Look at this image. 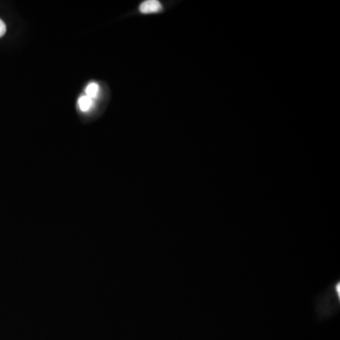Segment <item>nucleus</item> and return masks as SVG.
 Returning <instances> with one entry per match:
<instances>
[{"instance_id": "obj_3", "label": "nucleus", "mask_w": 340, "mask_h": 340, "mask_svg": "<svg viewBox=\"0 0 340 340\" xmlns=\"http://www.w3.org/2000/svg\"><path fill=\"white\" fill-rule=\"evenodd\" d=\"M79 107L82 112H88L94 107V99L89 96H82L79 98Z\"/></svg>"}, {"instance_id": "obj_2", "label": "nucleus", "mask_w": 340, "mask_h": 340, "mask_svg": "<svg viewBox=\"0 0 340 340\" xmlns=\"http://www.w3.org/2000/svg\"><path fill=\"white\" fill-rule=\"evenodd\" d=\"M139 9L142 13L147 14V13H159L160 11H162L163 6L157 0H147L142 3Z\"/></svg>"}, {"instance_id": "obj_1", "label": "nucleus", "mask_w": 340, "mask_h": 340, "mask_svg": "<svg viewBox=\"0 0 340 340\" xmlns=\"http://www.w3.org/2000/svg\"><path fill=\"white\" fill-rule=\"evenodd\" d=\"M315 313L319 321H324L339 312L340 282L328 285L314 300Z\"/></svg>"}, {"instance_id": "obj_5", "label": "nucleus", "mask_w": 340, "mask_h": 340, "mask_svg": "<svg viewBox=\"0 0 340 340\" xmlns=\"http://www.w3.org/2000/svg\"><path fill=\"white\" fill-rule=\"evenodd\" d=\"M6 32V25L5 23L0 19V37H2Z\"/></svg>"}, {"instance_id": "obj_4", "label": "nucleus", "mask_w": 340, "mask_h": 340, "mask_svg": "<svg viewBox=\"0 0 340 340\" xmlns=\"http://www.w3.org/2000/svg\"><path fill=\"white\" fill-rule=\"evenodd\" d=\"M99 92V86L98 84L96 83H91V84L87 85L86 89H85V96H89L92 99L96 98Z\"/></svg>"}]
</instances>
